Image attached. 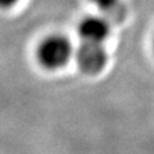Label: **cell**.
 <instances>
[{"instance_id":"6da1fadb","label":"cell","mask_w":154,"mask_h":154,"mask_svg":"<svg viewBox=\"0 0 154 154\" xmlns=\"http://www.w3.org/2000/svg\"><path fill=\"white\" fill-rule=\"evenodd\" d=\"M73 55L71 41L63 35H50L45 37L36 49L37 62L46 69L55 71L64 67Z\"/></svg>"},{"instance_id":"7a4b0ae2","label":"cell","mask_w":154,"mask_h":154,"mask_svg":"<svg viewBox=\"0 0 154 154\" xmlns=\"http://www.w3.org/2000/svg\"><path fill=\"white\" fill-rule=\"evenodd\" d=\"M76 62L79 68L88 75L100 73L108 63V54L103 44L84 42L76 50Z\"/></svg>"},{"instance_id":"3957f363","label":"cell","mask_w":154,"mask_h":154,"mask_svg":"<svg viewBox=\"0 0 154 154\" xmlns=\"http://www.w3.org/2000/svg\"><path fill=\"white\" fill-rule=\"evenodd\" d=\"M77 33L84 42L104 44L110 33L109 19L99 16H89L81 19L77 27Z\"/></svg>"},{"instance_id":"277c9868","label":"cell","mask_w":154,"mask_h":154,"mask_svg":"<svg viewBox=\"0 0 154 154\" xmlns=\"http://www.w3.org/2000/svg\"><path fill=\"white\" fill-rule=\"evenodd\" d=\"M95 7H98L100 11L107 13V14H113L117 13V9L119 7V0H90Z\"/></svg>"},{"instance_id":"5b68a950","label":"cell","mask_w":154,"mask_h":154,"mask_svg":"<svg viewBox=\"0 0 154 154\" xmlns=\"http://www.w3.org/2000/svg\"><path fill=\"white\" fill-rule=\"evenodd\" d=\"M18 2L19 0H0V8H3V9L11 8L13 5H16Z\"/></svg>"},{"instance_id":"8992f818","label":"cell","mask_w":154,"mask_h":154,"mask_svg":"<svg viewBox=\"0 0 154 154\" xmlns=\"http://www.w3.org/2000/svg\"><path fill=\"white\" fill-rule=\"evenodd\" d=\"M153 49H154V38H153Z\"/></svg>"}]
</instances>
